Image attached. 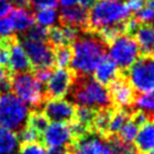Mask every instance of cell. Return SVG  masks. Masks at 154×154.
Masks as SVG:
<instances>
[{
    "label": "cell",
    "instance_id": "cell-1",
    "mask_svg": "<svg viewBox=\"0 0 154 154\" xmlns=\"http://www.w3.org/2000/svg\"><path fill=\"white\" fill-rule=\"evenodd\" d=\"M72 49V69L77 76H90L106 57V43L99 35H79Z\"/></svg>",
    "mask_w": 154,
    "mask_h": 154
},
{
    "label": "cell",
    "instance_id": "cell-2",
    "mask_svg": "<svg viewBox=\"0 0 154 154\" xmlns=\"http://www.w3.org/2000/svg\"><path fill=\"white\" fill-rule=\"evenodd\" d=\"M72 97L78 106L91 109H109L111 97L106 86L88 76H77L70 88Z\"/></svg>",
    "mask_w": 154,
    "mask_h": 154
},
{
    "label": "cell",
    "instance_id": "cell-3",
    "mask_svg": "<svg viewBox=\"0 0 154 154\" xmlns=\"http://www.w3.org/2000/svg\"><path fill=\"white\" fill-rule=\"evenodd\" d=\"M130 11L122 0H97L92 6L87 24L95 31L124 24L129 19Z\"/></svg>",
    "mask_w": 154,
    "mask_h": 154
},
{
    "label": "cell",
    "instance_id": "cell-4",
    "mask_svg": "<svg viewBox=\"0 0 154 154\" xmlns=\"http://www.w3.org/2000/svg\"><path fill=\"white\" fill-rule=\"evenodd\" d=\"M11 91L20 99L25 104H29L32 109H41L45 101L42 84L34 77L32 72H11L10 76Z\"/></svg>",
    "mask_w": 154,
    "mask_h": 154
},
{
    "label": "cell",
    "instance_id": "cell-5",
    "mask_svg": "<svg viewBox=\"0 0 154 154\" xmlns=\"http://www.w3.org/2000/svg\"><path fill=\"white\" fill-rule=\"evenodd\" d=\"M29 112L27 104L15 94H0V127L18 133L26 126Z\"/></svg>",
    "mask_w": 154,
    "mask_h": 154
},
{
    "label": "cell",
    "instance_id": "cell-6",
    "mask_svg": "<svg viewBox=\"0 0 154 154\" xmlns=\"http://www.w3.org/2000/svg\"><path fill=\"white\" fill-rule=\"evenodd\" d=\"M109 58L121 69H128L140 58L138 44L129 34H120L110 42Z\"/></svg>",
    "mask_w": 154,
    "mask_h": 154
},
{
    "label": "cell",
    "instance_id": "cell-7",
    "mask_svg": "<svg viewBox=\"0 0 154 154\" xmlns=\"http://www.w3.org/2000/svg\"><path fill=\"white\" fill-rule=\"evenodd\" d=\"M127 78L133 90L138 93L154 90V56L138 58L128 68Z\"/></svg>",
    "mask_w": 154,
    "mask_h": 154
},
{
    "label": "cell",
    "instance_id": "cell-8",
    "mask_svg": "<svg viewBox=\"0 0 154 154\" xmlns=\"http://www.w3.org/2000/svg\"><path fill=\"white\" fill-rule=\"evenodd\" d=\"M26 56L29 58L32 70L38 68H51L54 66L53 48L47 42H38L17 36Z\"/></svg>",
    "mask_w": 154,
    "mask_h": 154
},
{
    "label": "cell",
    "instance_id": "cell-9",
    "mask_svg": "<svg viewBox=\"0 0 154 154\" xmlns=\"http://www.w3.org/2000/svg\"><path fill=\"white\" fill-rule=\"evenodd\" d=\"M44 116L48 118V120L53 122H69L75 119V106L70 101H68L63 97L60 99H49L44 101L43 106Z\"/></svg>",
    "mask_w": 154,
    "mask_h": 154
},
{
    "label": "cell",
    "instance_id": "cell-10",
    "mask_svg": "<svg viewBox=\"0 0 154 154\" xmlns=\"http://www.w3.org/2000/svg\"><path fill=\"white\" fill-rule=\"evenodd\" d=\"M74 75L67 68H58L52 72L48 82L45 83V96L49 99H60L67 95L74 83Z\"/></svg>",
    "mask_w": 154,
    "mask_h": 154
},
{
    "label": "cell",
    "instance_id": "cell-11",
    "mask_svg": "<svg viewBox=\"0 0 154 154\" xmlns=\"http://www.w3.org/2000/svg\"><path fill=\"white\" fill-rule=\"evenodd\" d=\"M41 142L49 147L66 146L69 147L74 142V135L70 126L66 122L49 124L47 129L41 134Z\"/></svg>",
    "mask_w": 154,
    "mask_h": 154
},
{
    "label": "cell",
    "instance_id": "cell-12",
    "mask_svg": "<svg viewBox=\"0 0 154 154\" xmlns=\"http://www.w3.org/2000/svg\"><path fill=\"white\" fill-rule=\"evenodd\" d=\"M8 49L10 56V72H32V66L24 49L19 42L17 35H11L8 38Z\"/></svg>",
    "mask_w": 154,
    "mask_h": 154
},
{
    "label": "cell",
    "instance_id": "cell-13",
    "mask_svg": "<svg viewBox=\"0 0 154 154\" xmlns=\"http://www.w3.org/2000/svg\"><path fill=\"white\" fill-rule=\"evenodd\" d=\"M110 94L111 101L115 102L116 106L120 108H127L134 103L135 100V91L130 84L122 78H117L116 81L110 84Z\"/></svg>",
    "mask_w": 154,
    "mask_h": 154
},
{
    "label": "cell",
    "instance_id": "cell-14",
    "mask_svg": "<svg viewBox=\"0 0 154 154\" xmlns=\"http://www.w3.org/2000/svg\"><path fill=\"white\" fill-rule=\"evenodd\" d=\"M72 145L70 152L74 154H102L104 149L101 136L90 133L78 137Z\"/></svg>",
    "mask_w": 154,
    "mask_h": 154
},
{
    "label": "cell",
    "instance_id": "cell-15",
    "mask_svg": "<svg viewBox=\"0 0 154 154\" xmlns=\"http://www.w3.org/2000/svg\"><path fill=\"white\" fill-rule=\"evenodd\" d=\"M59 20L63 26H72L76 29H83L88 22V13L79 6L63 7L59 14Z\"/></svg>",
    "mask_w": 154,
    "mask_h": 154
},
{
    "label": "cell",
    "instance_id": "cell-16",
    "mask_svg": "<svg viewBox=\"0 0 154 154\" xmlns=\"http://www.w3.org/2000/svg\"><path fill=\"white\" fill-rule=\"evenodd\" d=\"M9 13L10 15L8 17L11 20L14 32L20 34L24 33L25 31H27L35 23V14L32 11V9L14 7L11 8Z\"/></svg>",
    "mask_w": 154,
    "mask_h": 154
},
{
    "label": "cell",
    "instance_id": "cell-17",
    "mask_svg": "<svg viewBox=\"0 0 154 154\" xmlns=\"http://www.w3.org/2000/svg\"><path fill=\"white\" fill-rule=\"evenodd\" d=\"M135 41L145 56H154V24H142L135 31Z\"/></svg>",
    "mask_w": 154,
    "mask_h": 154
},
{
    "label": "cell",
    "instance_id": "cell-18",
    "mask_svg": "<svg viewBox=\"0 0 154 154\" xmlns=\"http://www.w3.org/2000/svg\"><path fill=\"white\" fill-rule=\"evenodd\" d=\"M134 142L136 151L140 153L146 154L154 149V120L146 121L140 126Z\"/></svg>",
    "mask_w": 154,
    "mask_h": 154
},
{
    "label": "cell",
    "instance_id": "cell-19",
    "mask_svg": "<svg viewBox=\"0 0 154 154\" xmlns=\"http://www.w3.org/2000/svg\"><path fill=\"white\" fill-rule=\"evenodd\" d=\"M93 72L95 75L96 82L106 86V85H110L111 83L118 78L119 68L116 66V63L110 58L104 57L99 63Z\"/></svg>",
    "mask_w": 154,
    "mask_h": 154
},
{
    "label": "cell",
    "instance_id": "cell-20",
    "mask_svg": "<svg viewBox=\"0 0 154 154\" xmlns=\"http://www.w3.org/2000/svg\"><path fill=\"white\" fill-rule=\"evenodd\" d=\"M19 147L17 134L0 127V154H18Z\"/></svg>",
    "mask_w": 154,
    "mask_h": 154
},
{
    "label": "cell",
    "instance_id": "cell-21",
    "mask_svg": "<svg viewBox=\"0 0 154 154\" xmlns=\"http://www.w3.org/2000/svg\"><path fill=\"white\" fill-rule=\"evenodd\" d=\"M134 106L147 117H154V90L140 93L135 97Z\"/></svg>",
    "mask_w": 154,
    "mask_h": 154
},
{
    "label": "cell",
    "instance_id": "cell-22",
    "mask_svg": "<svg viewBox=\"0 0 154 154\" xmlns=\"http://www.w3.org/2000/svg\"><path fill=\"white\" fill-rule=\"evenodd\" d=\"M59 19V14L56 8H47L38 10L35 14V20L43 27H52Z\"/></svg>",
    "mask_w": 154,
    "mask_h": 154
},
{
    "label": "cell",
    "instance_id": "cell-23",
    "mask_svg": "<svg viewBox=\"0 0 154 154\" xmlns=\"http://www.w3.org/2000/svg\"><path fill=\"white\" fill-rule=\"evenodd\" d=\"M128 120H129V115L124 109L111 113L110 122H109V127H108V133L118 134L119 130L121 129V127L125 125Z\"/></svg>",
    "mask_w": 154,
    "mask_h": 154
},
{
    "label": "cell",
    "instance_id": "cell-24",
    "mask_svg": "<svg viewBox=\"0 0 154 154\" xmlns=\"http://www.w3.org/2000/svg\"><path fill=\"white\" fill-rule=\"evenodd\" d=\"M26 125H29V127H32L36 131H38L40 134H42L49 126V120L48 118L44 116L43 112L34 110L32 112H29Z\"/></svg>",
    "mask_w": 154,
    "mask_h": 154
},
{
    "label": "cell",
    "instance_id": "cell-25",
    "mask_svg": "<svg viewBox=\"0 0 154 154\" xmlns=\"http://www.w3.org/2000/svg\"><path fill=\"white\" fill-rule=\"evenodd\" d=\"M54 52V65L58 68H66L72 61V49L68 45H61L53 49Z\"/></svg>",
    "mask_w": 154,
    "mask_h": 154
},
{
    "label": "cell",
    "instance_id": "cell-26",
    "mask_svg": "<svg viewBox=\"0 0 154 154\" xmlns=\"http://www.w3.org/2000/svg\"><path fill=\"white\" fill-rule=\"evenodd\" d=\"M111 113L112 112L109 109H102V110H100L99 112L95 113V117H94V120H93L92 125L94 126V128L100 134L108 133V127H109V122H110Z\"/></svg>",
    "mask_w": 154,
    "mask_h": 154
},
{
    "label": "cell",
    "instance_id": "cell-27",
    "mask_svg": "<svg viewBox=\"0 0 154 154\" xmlns=\"http://www.w3.org/2000/svg\"><path fill=\"white\" fill-rule=\"evenodd\" d=\"M17 36H22V38L33 40V41H38V42H45L48 38V29H47V27H43L38 24L33 25L27 31H25L24 33L17 35Z\"/></svg>",
    "mask_w": 154,
    "mask_h": 154
},
{
    "label": "cell",
    "instance_id": "cell-28",
    "mask_svg": "<svg viewBox=\"0 0 154 154\" xmlns=\"http://www.w3.org/2000/svg\"><path fill=\"white\" fill-rule=\"evenodd\" d=\"M138 129H140V127L135 124L134 121L131 120H128L126 122L125 125L121 127V129L119 130V136H120V140L126 143V144H130V143H133L136 138V135L138 133Z\"/></svg>",
    "mask_w": 154,
    "mask_h": 154
},
{
    "label": "cell",
    "instance_id": "cell-29",
    "mask_svg": "<svg viewBox=\"0 0 154 154\" xmlns=\"http://www.w3.org/2000/svg\"><path fill=\"white\" fill-rule=\"evenodd\" d=\"M95 113L96 112L94 109L86 108V106H78V109L75 112V119H76L77 122H79V124L90 128L91 125L93 124Z\"/></svg>",
    "mask_w": 154,
    "mask_h": 154
},
{
    "label": "cell",
    "instance_id": "cell-30",
    "mask_svg": "<svg viewBox=\"0 0 154 154\" xmlns=\"http://www.w3.org/2000/svg\"><path fill=\"white\" fill-rule=\"evenodd\" d=\"M47 40L53 49L57 47H61V45H67L65 35H63V29L60 26L50 27V29H48V38Z\"/></svg>",
    "mask_w": 154,
    "mask_h": 154
},
{
    "label": "cell",
    "instance_id": "cell-31",
    "mask_svg": "<svg viewBox=\"0 0 154 154\" xmlns=\"http://www.w3.org/2000/svg\"><path fill=\"white\" fill-rule=\"evenodd\" d=\"M19 143L22 144H29V143H38V140H41V134L36 130L26 125L23 129L17 133Z\"/></svg>",
    "mask_w": 154,
    "mask_h": 154
},
{
    "label": "cell",
    "instance_id": "cell-32",
    "mask_svg": "<svg viewBox=\"0 0 154 154\" xmlns=\"http://www.w3.org/2000/svg\"><path fill=\"white\" fill-rule=\"evenodd\" d=\"M135 19L142 24H154V10L144 6L142 9L136 11Z\"/></svg>",
    "mask_w": 154,
    "mask_h": 154
},
{
    "label": "cell",
    "instance_id": "cell-33",
    "mask_svg": "<svg viewBox=\"0 0 154 154\" xmlns=\"http://www.w3.org/2000/svg\"><path fill=\"white\" fill-rule=\"evenodd\" d=\"M45 149L40 143H29L22 144L19 147L18 154H45Z\"/></svg>",
    "mask_w": 154,
    "mask_h": 154
},
{
    "label": "cell",
    "instance_id": "cell-34",
    "mask_svg": "<svg viewBox=\"0 0 154 154\" xmlns=\"http://www.w3.org/2000/svg\"><path fill=\"white\" fill-rule=\"evenodd\" d=\"M14 35V29L9 17H0V38H7Z\"/></svg>",
    "mask_w": 154,
    "mask_h": 154
},
{
    "label": "cell",
    "instance_id": "cell-35",
    "mask_svg": "<svg viewBox=\"0 0 154 154\" xmlns=\"http://www.w3.org/2000/svg\"><path fill=\"white\" fill-rule=\"evenodd\" d=\"M63 35H65V40H66V43H74L77 38H79V29L76 27H72V26H63Z\"/></svg>",
    "mask_w": 154,
    "mask_h": 154
},
{
    "label": "cell",
    "instance_id": "cell-36",
    "mask_svg": "<svg viewBox=\"0 0 154 154\" xmlns=\"http://www.w3.org/2000/svg\"><path fill=\"white\" fill-rule=\"evenodd\" d=\"M59 0H31L32 8L35 9H47V8H56Z\"/></svg>",
    "mask_w": 154,
    "mask_h": 154
},
{
    "label": "cell",
    "instance_id": "cell-37",
    "mask_svg": "<svg viewBox=\"0 0 154 154\" xmlns=\"http://www.w3.org/2000/svg\"><path fill=\"white\" fill-rule=\"evenodd\" d=\"M32 74L34 75V77L38 79V82L41 83L42 85L48 82V79L51 76V69L50 68H38V69H33Z\"/></svg>",
    "mask_w": 154,
    "mask_h": 154
},
{
    "label": "cell",
    "instance_id": "cell-38",
    "mask_svg": "<svg viewBox=\"0 0 154 154\" xmlns=\"http://www.w3.org/2000/svg\"><path fill=\"white\" fill-rule=\"evenodd\" d=\"M116 144H117V149H118V154H138V152L134 149L130 144H126L124 143L120 138H115Z\"/></svg>",
    "mask_w": 154,
    "mask_h": 154
},
{
    "label": "cell",
    "instance_id": "cell-39",
    "mask_svg": "<svg viewBox=\"0 0 154 154\" xmlns=\"http://www.w3.org/2000/svg\"><path fill=\"white\" fill-rule=\"evenodd\" d=\"M9 65H10V56H9V49H8V45H7L6 48L0 50V66L8 68L10 70Z\"/></svg>",
    "mask_w": 154,
    "mask_h": 154
},
{
    "label": "cell",
    "instance_id": "cell-40",
    "mask_svg": "<svg viewBox=\"0 0 154 154\" xmlns=\"http://www.w3.org/2000/svg\"><path fill=\"white\" fill-rule=\"evenodd\" d=\"M126 4L130 11H138L146 5V0H127Z\"/></svg>",
    "mask_w": 154,
    "mask_h": 154
},
{
    "label": "cell",
    "instance_id": "cell-41",
    "mask_svg": "<svg viewBox=\"0 0 154 154\" xmlns=\"http://www.w3.org/2000/svg\"><path fill=\"white\" fill-rule=\"evenodd\" d=\"M102 154H118V149H117L115 138L109 140L108 143H104V149H103Z\"/></svg>",
    "mask_w": 154,
    "mask_h": 154
},
{
    "label": "cell",
    "instance_id": "cell-42",
    "mask_svg": "<svg viewBox=\"0 0 154 154\" xmlns=\"http://www.w3.org/2000/svg\"><path fill=\"white\" fill-rule=\"evenodd\" d=\"M13 8L11 0H0V17L8 14Z\"/></svg>",
    "mask_w": 154,
    "mask_h": 154
},
{
    "label": "cell",
    "instance_id": "cell-43",
    "mask_svg": "<svg viewBox=\"0 0 154 154\" xmlns=\"http://www.w3.org/2000/svg\"><path fill=\"white\" fill-rule=\"evenodd\" d=\"M69 153H70V147H66V146L49 147V149L45 152V154H69Z\"/></svg>",
    "mask_w": 154,
    "mask_h": 154
},
{
    "label": "cell",
    "instance_id": "cell-44",
    "mask_svg": "<svg viewBox=\"0 0 154 154\" xmlns=\"http://www.w3.org/2000/svg\"><path fill=\"white\" fill-rule=\"evenodd\" d=\"M94 2H95V0H78V6L84 8V9L88 10L92 8Z\"/></svg>",
    "mask_w": 154,
    "mask_h": 154
},
{
    "label": "cell",
    "instance_id": "cell-45",
    "mask_svg": "<svg viewBox=\"0 0 154 154\" xmlns=\"http://www.w3.org/2000/svg\"><path fill=\"white\" fill-rule=\"evenodd\" d=\"M10 76H11V72L9 69L0 66V82L4 79H7V78H10Z\"/></svg>",
    "mask_w": 154,
    "mask_h": 154
},
{
    "label": "cell",
    "instance_id": "cell-46",
    "mask_svg": "<svg viewBox=\"0 0 154 154\" xmlns=\"http://www.w3.org/2000/svg\"><path fill=\"white\" fill-rule=\"evenodd\" d=\"M59 2L63 7H72L78 5V0H59Z\"/></svg>",
    "mask_w": 154,
    "mask_h": 154
},
{
    "label": "cell",
    "instance_id": "cell-47",
    "mask_svg": "<svg viewBox=\"0 0 154 154\" xmlns=\"http://www.w3.org/2000/svg\"><path fill=\"white\" fill-rule=\"evenodd\" d=\"M146 7L154 10V0H146Z\"/></svg>",
    "mask_w": 154,
    "mask_h": 154
},
{
    "label": "cell",
    "instance_id": "cell-48",
    "mask_svg": "<svg viewBox=\"0 0 154 154\" xmlns=\"http://www.w3.org/2000/svg\"><path fill=\"white\" fill-rule=\"evenodd\" d=\"M146 154H154V149H152V151H149V152H147Z\"/></svg>",
    "mask_w": 154,
    "mask_h": 154
}]
</instances>
